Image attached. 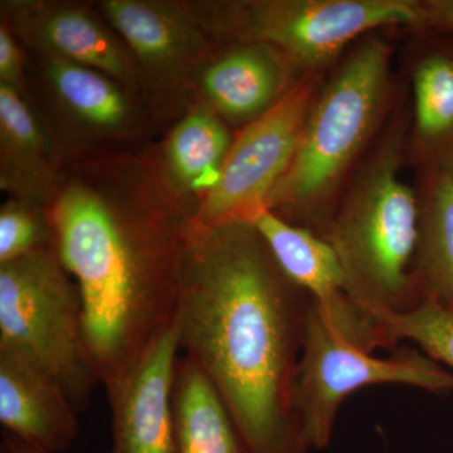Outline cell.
Returning a JSON list of instances; mask_svg holds the SVG:
<instances>
[{
	"instance_id": "6da1fadb",
	"label": "cell",
	"mask_w": 453,
	"mask_h": 453,
	"mask_svg": "<svg viewBox=\"0 0 453 453\" xmlns=\"http://www.w3.org/2000/svg\"><path fill=\"white\" fill-rule=\"evenodd\" d=\"M310 297L250 222H190L175 332L234 419L249 453H309L294 407Z\"/></svg>"
},
{
	"instance_id": "7a4b0ae2",
	"label": "cell",
	"mask_w": 453,
	"mask_h": 453,
	"mask_svg": "<svg viewBox=\"0 0 453 453\" xmlns=\"http://www.w3.org/2000/svg\"><path fill=\"white\" fill-rule=\"evenodd\" d=\"M76 179L50 214L59 259L81 295L104 387L175 325L181 251L192 214L160 192Z\"/></svg>"
},
{
	"instance_id": "3957f363",
	"label": "cell",
	"mask_w": 453,
	"mask_h": 453,
	"mask_svg": "<svg viewBox=\"0 0 453 453\" xmlns=\"http://www.w3.org/2000/svg\"><path fill=\"white\" fill-rule=\"evenodd\" d=\"M419 219L421 203L399 177L398 157L388 148L321 234L338 255L349 296L378 324L421 303L413 273Z\"/></svg>"
},
{
	"instance_id": "277c9868",
	"label": "cell",
	"mask_w": 453,
	"mask_h": 453,
	"mask_svg": "<svg viewBox=\"0 0 453 453\" xmlns=\"http://www.w3.org/2000/svg\"><path fill=\"white\" fill-rule=\"evenodd\" d=\"M0 349L58 384L77 412L88 410L100 378L81 295L55 246L0 265Z\"/></svg>"
},
{
	"instance_id": "5b68a950",
	"label": "cell",
	"mask_w": 453,
	"mask_h": 453,
	"mask_svg": "<svg viewBox=\"0 0 453 453\" xmlns=\"http://www.w3.org/2000/svg\"><path fill=\"white\" fill-rule=\"evenodd\" d=\"M389 47L365 41L312 104L270 211L311 216L326 201L377 125L389 82Z\"/></svg>"
},
{
	"instance_id": "8992f818",
	"label": "cell",
	"mask_w": 453,
	"mask_h": 453,
	"mask_svg": "<svg viewBox=\"0 0 453 453\" xmlns=\"http://www.w3.org/2000/svg\"><path fill=\"white\" fill-rule=\"evenodd\" d=\"M189 8L208 35L265 44L305 68L329 64L372 29L426 26L425 3L413 0H255Z\"/></svg>"
},
{
	"instance_id": "52a82bcc",
	"label": "cell",
	"mask_w": 453,
	"mask_h": 453,
	"mask_svg": "<svg viewBox=\"0 0 453 453\" xmlns=\"http://www.w3.org/2000/svg\"><path fill=\"white\" fill-rule=\"evenodd\" d=\"M380 384L414 387L427 392L453 390V372L414 349L378 357L334 330L310 299L303 351L294 388V407L310 449H326L345 399Z\"/></svg>"
},
{
	"instance_id": "ba28073f",
	"label": "cell",
	"mask_w": 453,
	"mask_h": 453,
	"mask_svg": "<svg viewBox=\"0 0 453 453\" xmlns=\"http://www.w3.org/2000/svg\"><path fill=\"white\" fill-rule=\"evenodd\" d=\"M312 104L311 86H295L244 127L229 150L219 183L196 207L193 225L207 228L250 222L268 210V199L296 153Z\"/></svg>"
},
{
	"instance_id": "9c48e42d",
	"label": "cell",
	"mask_w": 453,
	"mask_h": 453,
	"mask_svg": "<svg viewBox=\"0 0 453 453\" xmlns=\"http://www.w3.org/2000/svg\"><path fill=\"white\" fill-rule=\"evenodd\" d=\"M101 9L133 53L142 82L175 94L196 85L208 62L210 35L189 5L106 0Z\"/></svg>"
},
{
	"instance_id": "30bf717a",
	"label": "cell",
	"mask_w": 453,
	"mask_h": 453,
	"mask_svg": "<svg viewBox=\"0 0 453 453\" xmlns=\"http://www.w3.org/2000/svg\"><path fill=\"white\" fill-rule=\"evenodd\" d=\"M250 223L257 229L282 273L308 294L334 330L371 353L386 349L380 324L349 296L332 244L270 210L258 211Z\"/></svg>"
},
{
	"instance_id": "8fae6325",
	"label": "cell",
	"mask_w": 453,
	"mask_h": 453,
	"mask_svg": "<svg viewBox=\"0 0 453 453\" xmlns=\"http://www.w3.org/2000/svg\"><path fill=\"white\" fill-rule=\"evenodd\" d=\"M179 351L174 325L105 386L112 417L110 453H179L173 408Z\"/></svg>"
},
{
	"instance_id": "7c38bea8",
	"label": "cell",
	"mask_w": 453,
	"mask_h": 453,
	"mask_svg": "<svg viewBox=\"0 0 453 453\" xmlns=\"http://www.w3.org/2000/svg\"><path fill=\"white\" fill-rule=\"evenodd\" d=\"M12 33L41 57L74 62L111 77L127 89L142 83L138 65L120 35L77 5L14 2L7 5Z\"/></svg>"
},
{
	"instance_id": "4fadbf2b",
	"label": "cell",
	"mask_w": 453,
	"mask_h": 453,
	"mask_svg": "<svg viewBox=\"0 0 453 453\" xmlns=\"http://www.w3.org/2000/svg\"><path fill=\"white\" fill-rule=\"evenodd\" d=\"M73 403L58 384L0 349V423L5 434L49 453H65L79 437Z\"/></svg>"
},
{
	"instance_id": "5bb4252c",
	"label": "cell",
	"mask_w": 453,
	"mask_h": 453,
	"mask_svg": "<svg viewBox=\"0 0 453 453\" xmlns=\"http://www.w3.org/2000/svg\"><path fill=\"white\" fill-rule=\"evenodd\" d=\"M0 187L50 210L58 196L52 139L25 94L0 85Z\"/></svg>"
},
{
	"instance_id": "9a60e30c",
	"label": "cell",
	"mask_w": 453,
	"mask_h": 453,
	"mask_svg": "<svg viewBox=\"0 0 453 453\" xmlns=\"http://www.w3.org/2000/svg\"><path fill=\"white\" fill-rule=\"evenodd\" d=\"M280 56L265 44L243 43L210 59L196 80L202 104L228 120H256L288 92V68Z\"/></svg>"
},
{
	"instance_id": "2e32d148",
	"label": "cell",
	"mask_w": 453,
	"mask_h": 453,
	"mask_svg": "<svg viewBox=\"0 0 453 453\" xmlns=\"http://www.w3.org/2000/svg\"><path fill=\"white\" fill-rule=\"evenodd\" d=\"M43 76L58 111L97 138L127 136L136 124L135 107L124 86L94 68L42 57Z\"/></svg>"
},
{
	"instance_id": "e0dca14e",
	"label": "cell",
	"mask_w": 453,
	"mask_h": 453,
	"mask_svg": "<svg viewBox=\"0 0 453 453\" xmlns=\"http://www.w3.org/2000/svg\"><path fill=\"white\" fill-rule=\"evenodd\" d=\"M234 142L213 110L204 104L192 107L166 142L164 178L169 189L179 196L210 195Z\"/></svg>"
},
{
	"instance_id": "ac0fdd59",
	"label": "cell",
	"mask_w": 453,
	"mask_h": 453,
	"mask_svg": "<svg viewBox=\"0 0 453 453\" xmlns=\"http://www.w3.org/2000/svg\"><path fill=\"white\" fill-rule=\"evenodd\" d=\"M173 408L179 453H249L222 398L186 356L175 369Z\"/></svg>"
},
{
	"instance_id": "d6986e66",
	"label": "cell",
	"mask_w": 453,
	"mask_h": 453,
	"mask_svg": "<svg viewBox=\"0 0 453 453\" xmlns=\"http://www.w3.org/2000/svg\"><path fill=\"white\" fill-rule=\"evenodd\" d=\"M413 273L421 303L453 309V164L428 166Z\"/></svg>"
},
{
	"instance_id": "ffe728a7",
	"label": "cell",
	"mask_w": 453,
	"mask_h": 453,
	"mask_svg": "<svg viewBox=\"0 0 453 453\" xmlns=\"http://www.w3.org/2000/svg\"><path fill=\"white\" fill-rule=\"evenodd\" d=\"M414 121L427 166L453 163V42L438 44L414 68Z\"/></svg>"
},
{
	"instance_id": "44dd1931",
	"label": "cell",
	"mask_w": 453,
	"mask_h": 453,
	"mask_svg": "<svg viewBox=\"0 0 453 453\" xmlns=\"http://www.w3.org/2000/svg\"><path fill=\"white\" fill-rule=\"evenodd\" d=\"M386 349L401 340L416 342L423 353L453 371V309L434 300L399 315L383 316L380 320Z\"/></svg>"
},
{
	"instance_id": "7402d4cb",
	"label": "cell",
	"mask_w": 453,
	"mask_h": 453,
	"mask_svg": "<svg viewBox=\"0 0 453 453\" xmlns=\"http://www.w3.org/2000/svg\"><path fill=\"white\" fill-rule=\"evenodd\" d=\"M55 246L50 210L11 198L0 210V265Z\"/></svg>"
},
{
	"instance_id": "603a6c76",
	"label": "cell",
	"mask_w": 453,
	"mask_h": 453,
	"mask_svg": "<svg viewBox=\"0 0 453 453\" xmlns=\"http://www.w3.org/2000/svg\"><path fill=\"white\" fill-rule=\"evenodd\" d=\"M0 85L25 94V55L5 25L0 27Z\"/></svg>"
},
{
	"instance_id": "cb8c5ba5",
	"label": "cell",
	"mask_w": 453,
	"mask_h": 453,
	"mask_svg": "<svg viewBox=\"0 0 453 453\" xmlns=\"http://www.w3.org/2000/svg\"><path fill=\"white\" fill-rule=\"evenodd\" d=\"M426 26L438 32L453 33V0L425 3Z\"/></svg>"
},
{
	"instance_id": "d4e9b609",
	"label": "cell",
	"mask_w": 453,
	"mask_h": 453,
	"mask_svg": "<svg viewBox=\"0 0 453 453\" xmlns=\"http://www.w3.org/2000/svg\"><path fill=\"white\" fill-rule=\"evenodd\" d=\"M2 446L4 447L9 453H49L42 451V449H37V447L28 445V443L23 442V441L5 434V432H3Z\"/></svg>"
},
{
	"instance_id": "484cf974",
	"label": "cell",
	"mask_w": 453,
	"mask_h": 453,
	"mask_svg": "<svg viewBox=\"0 0 453 453\" xmlns=\"http://www.w3.org/2000/svg\"><path fill=\"white\" fill-rule=\"evenodd\" d=\"M0 453H9L7 449H4V447L2 446V449H0Z\"/></svg>"
}]
</instances>
